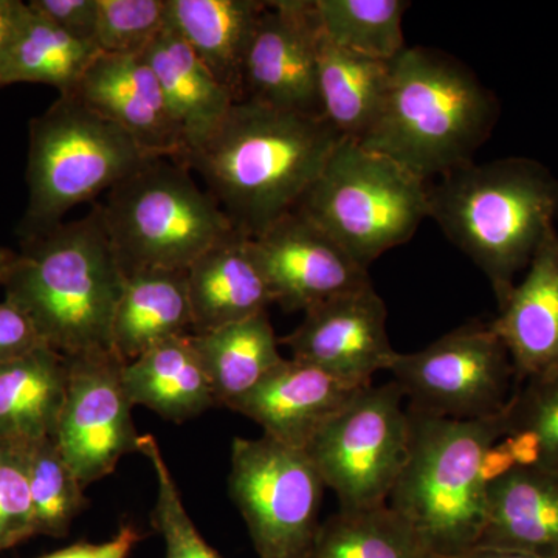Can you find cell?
Returning a JSON list of instances; mask_svg holds the SVG:
<instances>
[{
  "label": "cell",
  "instance_id": "obj_1",
  "mask_svg": "<svg viewBox=\"0 0 558 558\" xmlns=\"http://www.w3.org/2000/svg\"><path fill=\"white\" fill-rule=\"evenodd\" d=\"M341 140L323 116L242 100L183 165L204 179L234 229L256 238L299 207Z\"/></svg>",
  "mask_w": 558,
  "mask_h": 558
},
{
  "label": "cell",
  "instance_id": "obj_2",
  "mask_svg": "<svg viewBox=\"0 0 558 558\" xmlns=\"http://www.w3.org/2000/svg\"><path fill=\"white\" fill-rule=\"evenodd\" d=\"M124 277L100 207L22 240L3 282L5 301L24 312L44 344L62 355L112 349Z\"/></svg>",
  "mask_w": 558,
  "mask_h": 558
},
{
  "label": "cell",
  "instance_id": "obj_3",
  "mask_svg": "<svg viewBox=\"0 0 558 558\" xmlns=\"http://www.w3.org/2000/svg\"><path fill=\"white\" fill-rule=\"evenodd\" d=\"M498 120V101L450 54L407 47L391 61L384 108L359 143L429 179L472 163Z\"/></svg>",
  "mask_w": 558,
  "mask_h": 558
},
{
  "label": "cell",
  "instance_id": "obj_4",
  "mask_svg": "<svg viewBox=\"0 0 558 558\" xmlns=\"http://www.w3.org/2000/svg\"><path fill=\"white\" fill-rule=\"evenodd\" d=\"M428 218L486 275L498 307L558 218V179L537 160L469 163L428 189Z\"/></svg>",
  "mask_w": 558,
  "mask_h": 558
},
{
  "label": "cell",
  "instance_id": "obj_5",
  "mask_svg": "<svg viewBox=\"0 0 558 558\" xmlns=\"http://www.w3.org/2000/svg\"><path fill=\"white\" fill-rule=\"evenodd\" d=\"M407 410L409 454L388 506L433 556H458L475 548L486 523L487 487L480 478L481 459L492 444L509 435L506 407L481 418Z\"/></svg>",
  "mask_w": 558,
  "mask_h": 558
},
{
  "label": "cell",
  "instance_id": "obj_6",
  "mask_svg": "<svg viewBox=\"0 0 558 558\" xmlns=\"http://www.w3.org/2000/svg\"><path fill=\"white\" fill-rule=\"evenodd\" d=\"M98 207L124 277L189 270L205 250L236 230L190 168L160 157L117 183Z\"/></svg>",
  "mask_w": 558,
  "mask_h": 558
},
{
  "label": "cell",
  "instance_id": "obj_7",
  "mask_svg": "<svg viewBox=\"0 0 558 558\" xmlns=\"http://www.w3.org/2000/svg\"><path fill=\"white\" fill-rule=\"evenodd\" d=\"M28 134V205L22 240L54 229L70 209L112 190L146 160L157 159L75 94L60 95L32 119Z\"/></svg>",
  "mask_w": 558,
  "mask_h": 558
},
{
  "label": "cell",
  "instance_id": "obj_8",
  "mask_svg": "<svg viewBox=\"0 0 558 558\" xmlns=\"http://www.w3.org/2000/svg\"><path fill=\"white\" fill-rule=\"evenodd\" d=\"M428 189L402 165L343 138L295 209L368 270L428 218Z\"/></svg>",
  "mask_w": 558,
  "mask_h": 558
},
{
  "label": "cell",
  "instance_id": "obj_9",
  "mask_svg": "<svg viewBox=\"0 0 558 558\" xmlns=\"http://www.w3.org/2000/svg\"><path fill=\"white\" fill-rule=\"evenodd\" d=\"M409 446L405 396L392 380L360 389L304 453L339 498L340 509H365L388 505Z\"/></svg>",
  "mask_w": 558,
  "mask_h": 558
},
{
  "label": "cell",
  "instance_id": "obj_10",
  "mask_svg": "<svg viewBox=\"0 0 558 558\" xmlns=\"http://www.w3.org/2000/svg\"><path fill=\"white\" fill-rule=\"evenodd\" d=\"M229 488L259 558L312 557L326 486L304 450L234 438Z\"/></svg>",
  "mask_w": 558,
  "mask_h": 558
},
{
  "label": "cell",
  "instance_id": "obj_11",
  "mask_svg": "<svg viewBox=\"0 0 558 558\" xmlns=\"http://www.w3.org/2000/svg\"><path fill=\"white\" fill-rule=\"evenodd\" d=\"M410 409L451 418L494 416L515 379L512 360L490 325L469 323L427 348L396 355L391 368Z\"/></svg>",
  "mask_w": 558,
  "mask_h": 558
},
{
  "label": "cell",
  "instance_id": "obj_12",
  "mask_svg": "<svg viewBox=\"0 0 558 558\" xmlns=\"http://www.w3.org/2000/svg\"><path fill=\"white\" fill-rule=\"evenodd\" d=\"M65 357L69 384L54 439L87 487L113 473L121 458L140 453V436L121 380L126 362L113 349Z\"/></svg>",
  "mask_w": 558,
  "mask_h": 558
},
{
  "label": "cell",
  "instance_id": "obj_13",
  "mask_svg": "<svg viewBox=\"0 0 558 558\" xmlns=\"http://www.w3.org/2000/svg\"><path fill=\"white\" fill-rule=\"evenodd\" d=\"M319 36L315 0L266 2L245 57L242 100L323 116L318 94Z\"/></svg>",
  "mask_w": 558,
  "mask_h": 558
},
{
  "label": "cell",
  "instance_id": "obj_14",
  "mask_svg": "<svg viewBox=\"0 0 558 558\" xmlns=\"http://www.w3.org/2000/svg\"><path fill=\"white\" fill-rule=\"evenodd\" d=\"M387 318L384 300L369 284L311 307L299 328L279 343L293 359L366 388L379 371L391 368L398 355L389 343Z\"/></svg>",
  "mask_w": 558,
  "mask_h": 558
},
{
  "label": "cell",
  "instance_id": "obj_15",
  "mask_svg": "<svg viewBox=\"0 0 558 558\" xmlns=\"http://www.w3.org/2000/svg\"><path fill=\"white\" fill-rule=\"evenodd\" d=\"M252 241L274 304L284 312H306L323 301L373 284L368 270L299 209Z\"/></svg>",
  "mask_w": 558,
  "mask_h": 558
},
{
  "label": "cell",
  "instance_id": "obj_16",
  "mask_svg": "<svg viewBox=\"0 0 558 558\" xmlns=\"http://www.w3.org/2000/svg\"><path fill=\"white\" fill-rule=\"evenodd\" d=\"M70 94L123 128L146 156L183 163L178 126L142 54L101 53Z\"/></svg>",
  "mask_w": 558,
  "mask_h": 558
},
{
  "label": "cell",
  "instance_id": "obj_17",
  "mask_svg": "<svg viewBox=\"0 0 558 558\" xmlns=\"http://www.w3.org/2000/svg\"><path fill=\"white\" fill-rule=\"evenodd\" d=\"M360 389L304 360L282 359L229 409L256 422L267 438L304 450Z\"/></svg>",
  "mask_w": 558,
  "mask_h": 558
},
{
  "label": "cell",
  "instance_id": "obj_18",
  "mask_svg": "<svg viewBox=\"0 0 558 558\" xmlns=\"http://www.w3.org/2000/svg\"><path fill=\"white\" fill-rule=\"evenodd\" d=\"M512 360L517 384L558 371V233L548 231L490 323Z\"/></svg>",
  "mask_w": 558,
  "mask_h": 558
},
{
  "label": "cell",
  "instance_id": "obj_19",
  "mask_svg": "<svg viewBox=\"0 0 558 558\" xmlns=\"http://www.w3.org/2000/svg\"><path fill=\"white\" fill-rule=\"evenodd\" d=\"M193 333L255 317L274 304L252 238L234 230L186 270Z\"/></svg>",
  "mask_w": 558,
  "mask_h": 558
},
{
  "label": "cell",
  "instance_id": "obj_20",
  "mask_svg": "<svg viewBox=\"0 0 558 558\" xmlns=\"http://www.w3.org/2000/svg\"><path fill=\"white\" fill-rule=\"evenodd\" d=\"M475 548L558 558V473L517 468L488 486L486 523Z\"/></svg>",
  "mask_w": 558,
  "mask_h": 558
},
{
  "label": "cell",
  "instance_id": "obj_21",
  "mask_svg": "<svg viewBox=\"0 0 558 558\" xmlns=\"http://www.w3.org/2000/svg\"><path fill=\"white\" fill-rule=\"evenodd\" d=\"M142 57L159 81L182 138L185 163L219 130L236 98L170 25Z\"/></svg>",
  "mask_w": 558,
  "mask_h": 558
},
{
  "label": "cell",
  "instance_id": "obj_22",
  "mask_svg": "<svg viewBox=\"0 0 558 558\" xmlns=\"http://www.w3.org/2000/svg\"><path fill=\"white\" fill-rule=\"evenodd\" d=\"M264 9L259 0H168V25L241 101L245 57Z\"/></svg>",
  "mask_w": 558,
  "mask_h": 558
},
{
  "label": "cell",
  "instance_id": "obj_23",
  "mask_svg": "<svg viewBox=\"0 0 558 558\" xmlns=\"http://www.w3.org/2000/svg\"><path fill=\"white\" fill-rule=\"evenodd\" d=\"M68 384V357L47 344L0 363V438H54Z\"/></svg>",
  "mask_w": 558,
  "mask_h": 558
},
{
  "label": "cell",
  "instance_id": "obj_24",
  "mask_svg": "<svg viewBox=\"0 0 558 558\" xmlns=\"http://www.w3.org/2000/svg\"><path fill=\"white\" fill-rule=\"evenodd\" d=\"M193 323L186 270L138 271L124 281L112 323V349L124 362L189 336Z\"/></svg>",
  "mask_w": 558,
  "mask_h": 558
},
{
  "label": "cell",
  "instance_id": "obj_25",
  "mask_svg": "<svg viewBox=\"0 0 558 558\" xmlns=\"http://www.w3.org/2000/svg\"><path fill=\"white\" fill-rule=\"evenodd\" d=\"M121 380L132 407H146L175 424L218 407L189 336L163 341L126 363Z\"/></svg>",
  "mask_w": 558,
  "mask_h": 558
},
{
  "label": "cell",
  "instance_id": "obj_26",
  "mask_svg": "<svg viewBox=\"0 0 558 558\" xmlns=\"http://www.w3.org/2000/svg\"><path fill=\"white\" fill-rule=\"evenodd\" d=\"M216 402L227 407L258 387L282 362L279 339L267 312L209 332L189 333Z\"/></svg>",
  "mask_w": 558,
  "mask_h": 558
},
{
  "label": "cell",
  "instance_id": "obj_27",
  "mask_svg": "<svg viewBox=\"0 0 558 558\" xmlns=\"http://www.w3.org/2000/svg\"><path fill=\"white\" fill-rule=\"evenodd\" d=\"M391 61L374 60L318 43V94L323 117L341 137L362 142L379 119L389 86Z\"/></svg>",
  "mask_w": 558,
  "mask_h": 558
},
{
  "label": "cell",
  "instance_id": "obj_28",
  "mask_svg": "<svg viewBox=\"0 0 558 558\" xmlns=\"http://www.w3.org/2000/svg\"><path fill=\"white\" fill-rule=\"evenodd\" d=\"M100 54L98 47L73 38L50 21L33 13L25 3L20 27L0 75V87L36 83L54 87L60 95L70 94Z\"/></svg>",
  "mask_w": 558,
  "mask_h": 558
},
{
  "label": "cell",
  "instance_id": "obj_29",
  "mask_svg": "<svg viewBox=\"0 0 558 558\" xmlns=\"http://www.w3.org/2000/svg\"><path fill=\"white\" fill-rule=\"evenodd\" d=\"M416 532L388 505L339 509L319 524L311 558H433Z\"/></svg>",
  "mask_w": 558,
  "mask_h": 558
},
{
  "label": "cell",
  "instance_id": "obj_30",
  "mask_svg": "<svg viewBox=\"0 0 558 558\" xmlns=\"http://www.w3.org/2000/svg\"><path fill=\"white\" fill-rule=\"evenodd\" d=\"M405 0H315L323 36L352 53L392 61L407 49Z\"/></svg>",
  "mask_w": 558,
  "mask_h": 558
},
{
  "label": "cell",
  "instance_id": "obj_31",
  "mask_svg": "<svg viewBox=\"0 0 558 558\" xmlns=\"http://www.w3.org/2000/svg\"><path fill=\"white\" fill-rule=\"evenodd\" d=\"M36 535L64 538L86 509V487L62 457L57 439L24 444Z\"/></svg>",
  "mask_w": 558,
  "mask_h": 558
},
{
  "label": "cell",
  "instance_id": "obj_32",
  "mask_svg": "<svg viewBox=\"0 0 558 558\" xmlns=\"http://www.w3.org/2000/svg\"><path fill=\"white\" fill-rule=\"evenodd\" d=\"M138 450L156 473L157 499L153 526L163 538L165 558H222L202 537L199 529L186 512L157 439L150 435L140 436Z\"/></svg>",
  "mask_w": 558,
  "mask_h": 558
},
{
  "label": "cell",
  "instance_id": "obj_33",
  "mask_svg": "<svg viewBox=\"0 0 558 558\" xmlns=\"http://www.w3.org/2000/svg\"><path fill=\"white\" fill-rule=\"evenodd\" d=\"M101 53L142 54L168 25V0H98Z\"/></svg>",
  "mask_w": 558,
  "mask_h": 558
},
{
  "label": "cell",
  "instance_id": "obj_34",
  "mask_svg": "<svg viewBox=\"0 0 558 558\" xmlns=\"http://www.w3.org/2000/svg\"><path fill=\"white\" fill-rule=\"evenodd\" d=\"M509 435L531 429L542 440L538 468L558 473V371L519 385L508 405Z\"/></svg>",
  "mask_w": 558,
  "mask_h": 558
},
{
  "label": "cell",
  "instance_id": "obj_35",
  "mask_svg": "<svg viewBox=\"0 0 558 558\" xmlns=\"http://www.w3.org/2000/svg\"><path fill=\"white\" fill-rule=\"evenodd\" d=\"M36 537L24 444L0 438V553Z\"/></svg>",
  "mask_w": 558,
  "mask_h": 558
},
{
  "label": "cell",
  "instance_id": "obj_36",
  "mask_svg": "<svg viewBox=\"0 0 558 558\" xmlns=\"http://www.w3.org/2000/svg\"><path fill=\"white\" fill-rule=\"evenodd\" d=\"M27 5L73 38L98 47V0H31Z\"/></svg>",
  "mask_w": 558,
  "mask_h": 558
},
{
  "label": "cell",
  "instance_id": "obj_37",
  "mask_svg": "<svg viewBox=\"0 0 558 558\" xmlns=\"http://www.w3.org/2000/svg\"><path fill=\"white\" fill-rule=\"evenodd\" d=\"M43 344L31 318L3 300L0 303V363L21 357Z\"/></svg>",
  "mask_w": 558,
  "mask_h": 558
},
{
  "label": "cell",
  "instance_id": "obj_38",
  "mask_svg": "<svg viewBox=\"0 0 558 558\" xmlns=\"http://www.w3.org/2000/svg\"><path fill=\"white\" fill-rule=\"evenodd\" d=\"M143 535L132 524H123L116 537L105 543H76L39 558H130L132 550L142 542Z\"/></svg>",
  "mask_w": 558,
  "mask_h": 558
},
{
  "label": "cell",
  "instance_id": "obj_39",
  "mask_svg": "<svg viewBox=\"0 0 558 558\" xmlns=\"http://www.w3.org/2000/svg\"><path fill=\"white\" fill-rule=\"evenodd\" d=\"M515 469L517 464L513 461L512 453H510L508 444L505 442V439H501L492 444L484 451L480 465V478L484 486L488 487L508 476Z\"/></svg>",
  "mask_w": 558,
  "mask_h": 558
},
{
  "label": "cell",
  "instance_id": "obj_40",
  "mask_svg": "<svg viewBox=\"0 0 558 558\" xmlns=\"http://www.w3.org/2000/svg\"><path fill=\"white\" fill-rule=\"evenodd\" d=\"M513 461L519 469H534L542 464V440L531 429H517L505 436Z\"/></svg>",
  "mask_w": 558,
  "mask_h": 558
},
{
  "label": "cell",
  "instance_id": "obj_41",
  "mask_svg": "<svg viewBox=\"0 0 558 558\" xmlns=\"http://www.w3.org/2000/svg\"><path fill=\"white\" fill-rule=\"evenodd\" d=\"M25 11L21 0H0V75Z\"/></svg>",
  "mask_w": 558,
  "mask_h": 558
},
{
  "label": "cell",
  "instance_id": "obj_42",
  "mask_svg": "<svg viewBox=\"0 0 558 558\" xmlns=\"http://www.w3.org/2000/svg\"><path fill=\"white\" fill-rule=\"evenodd\" d=\"M433 558H535L524 556V554L512 553V550L490 549V548H472L465 553L458 554V556Z\"/></svg>",
  "mask_w": 558,
  "mask_h": 558
},
{
  "label": "cell",
  "instance_id": "obj_43",
  "mask_svg": "<svg viewBox=\"0 0 558 558\" xmlns=\"http://www.w3.org/2000/svg\"><path fill=\"white\" fill-rule=\"evenodd\" d=\"M17 258V252L13 250L0 247V286H3L7 277H9L11 267Z\"/></svg>",
  "mask_w": 558,
  "mask_h": 558
}]
</instances>
